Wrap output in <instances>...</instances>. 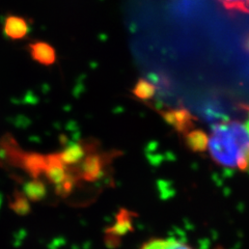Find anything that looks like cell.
<instances>
[{
    "label": "cell",
    "instance_id": "obj_12",
    "mask_svg": "<svg viewBox=\"0 0 249 249\" xmlns=\"http://www.w3.org/2000/svg\"><path fill=\"white\" fill-rule=\"evenodd\" d=\"M25 191L27 193V196L30 198H33V199L41 198V197L44 196V194H45L44 186L41 183H38V182H31V183H29L26 186Z\"/></svg>",
    "mask_w": 249,
    "mask_h": 249
},
{
    "label": "cell",
    "instance_id": "obj_4",
    "mask_svg": "<svg viewBox=\"0 0 249 249\" xmlns=\"http://www.w3.org/2000/svg\"><path fill=\"white\" fill-rule=\"evenodd\" d=\"M30 55L38 64L51 66L56 60V53L53 47L45 42H36L28 46Z\"/></svg>",
    "mask_w": 249,
    "mask_h": 249
},
{
    "label": "cell",
    "instance_id": "obj_3",
    "mask_svg": "<svg viewBox=\"0 0 249 249\" xmlns=\"http://www.w3.org/2000/svg\"><path fill=\"white\" fill-rule=\"evenodd\" d=\"M28 23L26 20L19 16H9L4 21L3 31L11 40H22L28 34Z\"/></svg>",
    "mask_w": 249,
    "mask_h": 249
},
{
    "label": "cell",
    "instance_id": "obj_8",
    "mask_svg": "<svg viewBox=\"0 0 249 249\" xmlns=\"http://www.w3.org/2000/svg\"><path fill=\"white\" fill-rule=\"evenodd\" d=\"M140 249H194L175 239H152L145 242Z\"/></svg>",
    "mask_w": 249,
    "mask_h": 249
},
{
    "label": "cell",
    "instance_id": "obj_10",
    "mask_svg": "<svg viewBox=\"0 0 249 249\" xmlns=\"http://www.w3.org/2000/svg\"><path fill=\"white\" fill-rule=\"evenodd\" d=\"M133 93L136 98L140 100H151L155 96L156 88L150 81L142 78L136 82L135 87L133 88Z\"/></svg>",
    "mask_w": 249,
    "mask_h": 249
},
{
    "label": "cell",
    "instance_id": "obj_7",
    "mask_svg": "<svg viewBox=\"0 0 249 249\" xmlns=\"http://www.w3.org/2000/svg\"><path fill=\"white\" fill-rule=\"evenodd\" d=\"M82 177L88 181H95L100 178L103 170L102 158L98 155H92L83 161Z\"/></svg>",
    "mask_w": 249,
    "mask_h": 249
},
{
    "label": "cell",
    "instance_id": "obj_11",
    "mask_svg": "<svg viewBox=\"0 0 249 249\" xmlns=\"http://www.w3.org/2000/svg\"><path fill=\"white\" fill-rule=\"evenodd\" d=\"M225 9L240 12V13H249V0H218Z\"/></svg>",
    "mask_w": 249,
    "mask_h": 249
},
{
    "label": "cell",
    "instance_id": "obj_5",
    "mask_svg": "<svg viewBox=\"0 0 249 249\" xmlns=\"http://www.w3.org/2000/svg\"><path fill=\"white\" fill-rule=\"evenodd\" d=\"M209 135L202 130L192 129L185 134V143L194 153L205 152L208 149Z\"/></svg>",
    "mask_w": 249,
    "mask_h": 249
},
{
    "label": "cell",
    "instance_id": "obj_1",
    "mask_svg": "<svg viewBox=\"0 0 249 249\" xmlns=\"http://www.w3.org/2000/svg\"><path fill=\"white\" fill-rule=\"evenodd\" d=\"M207 150L218 165L249 170V131L246 124L231 121L215 124L209 135Z\"/></svg>",
    "mask_w": 249,
    "mask_h": 249
},
{
    "label": "cell",
    "instance_id": "obj_2",
    "mask_svg": "<svg viewBox=\"0 0 249 249\" xmlns=\"http://www.w3.org/2000/svg\"><path fill=\"white\" fill-rule=\"evenodd\" d=\"M160 114L167 124L174 126L175 129L178 132H180V133L186 134L187 132H189L194 127L192 122V115L185 108L170 109V110L160 111Z\"/></svg>",
    "mask_w": 249,
    "mask_h": 249
},
{
    "label": "cell",
    "instance_id": "obj_6",
    "mask_svg": "<svg viewBox=\"0 0 249 249\" xmlns=\"http://www.w3.org/2000/svg\"><path fill=\"white\" fill-rule=\"evenodd\" d=\"M133 221H132V214L127 210H122L120 214L116 216V221L112 228L108 229V237H113L114 240L119 237L124 236L130 231L133 230Z\"/></svg>",
    "mask_w": 249,
    "mask_h": 249
},
{
    "label": "cell",
    "instance_id": "obj_9",
    "mask_svg": "<svg viewBox=\"0 0 249 249\" xmlns=\"http://www.w3.org/2000/svg\"><path fill=\"white\" fill-rule=\"evenodd\" d=\"M84 154L85 152L83 146H81L80 144H72L71 146L67 147V149L58 156L64 164L71 165L81 161L84 157Z\"/></svg>",
    "mask_w": 249,
    "mask_h": 249
}]
</instances>
